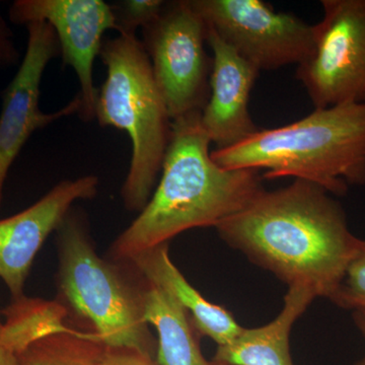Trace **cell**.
Wrapping results in <instances>:
<instances>
[{"mask_svg":"<svg viewBox=\"0 0 365 365\" xmlns=\"http://www.w3.org/2000/svg\"><path fill=\"white\" fill-rule=\"evenodd\" d=\"M215 228L230 248L288 287H307L328 299L361 241L349 230L344 209L333 195L304 180L262 190Z\"/></svg>","mask_w":365,"mask_h":365,"instance_id":"obj_1","label":"cell"},{"mask_svg":"<svg viewBox=\"0 0 365 365\" xmlns=\"http://www.w3.org/2000/svg\"><path fill=\"white\" fill-rule=\"evenodd\" d=\"M210 144L201 113L173 121L160 182L136 220L113 242L112 261L128 264L192 228L216 227L260 193L259 170L223 169L211 158Z\"/></svg>","mask_w":365,"mask_h":365,"instance_id":"obj_2","label":"cell"},{"mask_svg":"<svg viewBox=\"0 0 365 365\" xmlns=\"http://www.w3.org/2000/svg\"><path fill=\"white\" fill-rule=\"evenodd\" d=\"M227 170H264L265 179L294 178L331 195L365 185V104H344L294 123L260 129L232 148L211 150Z\"/></svg>","mask_w":365,"mask_h":365,"instance_id":"obj_3","label":"cell"},{"mask_svg":"<svg viewBox=\"0 0 365 365\" xmlns=\"http://www.w3.org/2000/svg\"><path fill=\"white\" fill-rule=\"evenodd\" d=\"M107 78L98 91L96 120L128 134L132 155L121 189L125 208L140 212L150 201L169 146L172 119L148 53L134 34L104 41Z\"/></svg>","mask_w":365,"mask_h":365,"instance_id":"obj_4","label":"cell"},{"mask_svg":"<svg viewBox=\"0 0 365 365\" xmlns=\"http://www.w3.org/2000/svg\"><path fill=\"white\" fill-rule=\"evenodd\" d=\"M72 208L57 230L60 294L106 347L155 356L157 341L144 319L143 287H134L119 266L98 256L85 215Z\"/></svg>","mask_w":365,"mask_h":365,"instance_id":"obj_5","label":"cell"},{"mask_svg":"<svg viewBox=\"0 0 365 365\" xmlns=\"http://www.w3.org/2000/svg\"><path fill=\"white\" fill-rule=\"evenodd\" d=\"M141 43L172 121L202 112L212 60L205 49L207 26L191 0L165 1L157 20L143 29Z\"/></svg>","mask_w":365,"mask_h":365,"instance_id":"obj_6","label":"cell"},{"mask_svg":"<svg viewBox=\"0 0 365 365\" xmlns=\"http://www.w3.org/2000/svg\"><path fill=\"white\" fill-rule=\"evenodd\" d=\"M313 50L297 78L314 109L365 104V0H322Z\"/></svg>","mask_w":365,"mask_h":365,"instance_id":"obj_7","label":"cell"},{"mask_svg":"<svg viewBox=\"0 0 365 365\" xmlns=\"http://www.w3.org/2000/svg\"><path fill=\"white\" fill-rule=\"evenodd\" d=\"M208 29L259 72L299 66L313 50V26L262 0H191Z\"/></svg>","mask_w":365,"mask_h":365,"instance_id":"obj_8","label":"cell"},{"mask_svg":"<svg viewBox=\"0 0 365 365\" xmlns=\"http://www.w3.org/2000/svg\"><path fill=\"white\" fill-rule=\"evenodd\" d=\"M9 20L26 26L44 21L52 26L63 63L78 78L79 119H96L98 90L93 83V62L104 44L105 33L117 31L112 6L103 0H16L9 9Z\"/></svg>","mask_w":365,"mask_h":365,"instance_id":"obj_9","label":"cell"},{"mask_svg":"<svg viewBox=\"0 0 365 365\" xmlns=\"http://www.w3.org/2000/svg\"><path fill=\"white\" fill-rule=\"evenodd\" d=\"M28 44L20 68L2 93L0 113V206L9 169L34 132L57 120L78 114V95L53 113L40 108V88L46 67L60 56V46L51 26L44 21L26 25Z\"/></svg>","mask_w":365,"mask_h":365,"instance_id":"obj_10","label":"cell"},{"mask_svg":"<svg viewBox=\"0 0 365 365\" xmlns=\"http://www.w3.org/2000/svg\"><path fill=\"white\" fill-rule=\"evenodd\" d=\"M98 186L93 175L64 180L30 207L0 220V279L13 299L25 295L26 278L48 237L57 232L74 203L95 198Z\"/></svg>","mask_w":365,"mask_h":365,"instance_id":"obj_11","label":"cell"},{"mask_svg":"<svg viewBox=\"0 0 365 365\" xmlns=\"http://www.w3.org/2000/svg\"><path fill=\"white\" fill-rule=\"evenodd\" d=\"M213 53L210 95L201 124L215 150L232 148L260 130L249 111V100L259 71L207 28Z\"/></svg>","mask_w":365,"mask_h":365,"instance_id":"obj_12","label":"cell"},{"mask_svg":"<svg viewBox=\"0 0 365 365\" xmlns=\"http://www.w3.org/2000/svg\"><path fill=\"white\" fill-rule=\"evenodd\" d=\"M128 264L144 280L172 295L189 314L196 332L211 338L217 346L228 344L241 333L242 327L232 312L208 302L182 276L170 259L169 244L148 250Z\"/></svg>","mask_w":365,"mask_h":365,"instance_id":"obj_13","label":"cell"},{"mask_svg":"<svg viewBox=\"0 0 365 365\" xmlns=\"http://www.w3.org/2000/svg\"><path fill=\"white\" fill-rule=\"evenodd\" d=\"M316 299L309 288L288 287L282 309L273 321L258 328H242L232 342L217 346L213 361L220 365H294L290 333Z\"/></svg>","mask_w":365,"mask_h":365,"instance_id":"obj_14","label":"cell"},{"mask_svg":"<svg viewBox=\"0 0 365 365\" xmlns=\"http://www.w3.org/2000/svg\"><path fill=\"white\" fill-rule=\"evenodd\" d=\"M143 302L146 323L157 330L158 364L220 365L204 357L189 314L172 295L145 281Z\"/></svg>","mask_w":365,"mask_h":365,"instance_id":"obj_15","label":"cell"},{"mask_svg":"<svg viewBox=\"0 0 365 365\" xmlns=\"http://www.w3.org/2000/svg\"><path fill=\"white\" fill-rule=\"evenodd\" d=\"M66 307L57 302L23 295L1 312L0 338L18 354L34 341L66 329Z\"/></svg>","mask_w":365,"mask_h":365,"instance_id":"obj_16","label":"cell"},{"mask_svg":"<svg viewBox=\"0 0 365 365\" xmlns=\"http://www.w3.org/2000/svg\"><path fill=\"white\" fill-rule=\"evenodd\" d=\"M105 350L93 334L66 327L34 341L16 355L20 365H98Z\"/></svg>","mask_w":365,"mask_h":365,"instance_id":"obj_17","label":"cell"},{"mask_svg":"<svg viewBox=\"0 0 365 365\" xmlns=\"http://www.w3.org/2000/svg\"><path fill=\"white\" fill-rule=\"evenodd\" d=\"M330 300L342 309L365 311V240L360 241L359 250Z\"/></svg>","mask_w":365,"mask_h":365,"instance_id":"obj_18","label":"cell"},{"mask_svg":"<svg viewBox=\"0 0 365 365\" xmlns=\"http://www.w3.org/2000/svg\"><path fill=\"white\" fill-rule=\"evenodd\" d=\"M165 1L162 0H124L112 6L118 34H134L157 20Z\"/></svg>","mask_w":365,"mask_h":365,"instance_id":"obj_19","label":"cell"},{"mask_svg":"<svg viewBox=\"0 0 365 365\" xmlns=\"http://www.w3.org/2000/svg\"><path fill=\"white\" fill-rule=\"evenodd\" d=\"M98 365H160L155 356L129 348L106 347Z\"/></svg>","mask_w":365,"mask_h":365,"instance_id":"obj_20","label":"cell"},{"mask_svg":"<svg viewBox=\"0 0 365 365\" xmlns=\"http://www.w3.org/2000/svg\"><path fill=\"white\" fill-rule=\"evenodd\" d=\"M20 52L14 41V35L6 20L0 14V69L18 63Z\"/></svg>","mask_w":365,"mask_h":365,"instance_id":"obj_21","label":"cell"},{"mask_svg":"<svg viewBox=\"0 0 365 365\" xmlns=\"http://www.w3.org/2000/svg\"><path fill=\"white\" fill-rule=\"evenodd\" d=\"M1 326L2 316L0 312V332H1ZM0 365H20L18 355L2 343L1 338H0Z\"/></svg>","mask_w":365,"mask_h":365,"instance_id":"obj_22","label":"cell"},{"mask_svg":"<svg viewBox=\"0 0 365 365\" xmlns=\"http://www.w3.org/2000/svg\"><path fill=\"white\" fill-rule=\"evenodd\" d=\"M353 321L365 338V311L353 312Z\"/></svg>","mask_w":365,"mask_h":365,"instance_id":"obj_23","label":"cell"},{"mask_svg":"<svg viewBox=\"0 0 365 365\" xmlns=\"http://www.w3.org/2000/svg\"><path fill=\"white\" fill-rule=\"evenodd\" d=\"M355 365H365V356L364 357V359H360L359 361H357L356 364H355Z\"/></svg>","mask_w":365,"mask_h":365,"instance_id":"obj_24","label":"cell"}]
</instances>
